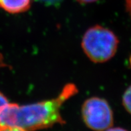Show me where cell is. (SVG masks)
<instances>
[{"label":"cell","mask_w":131,"mask_h":131,"mask_svg":"<svg viewBox=\"0 0 131 131\" xmlns=\"http://www.w3.org/2000/svg\"><path fill=\"white\" fill-rule=\"evenodd\" d=\"M78 92L77 86L70 83L64 86L57 96L49 100L25 105L7 103L0 110V129L19 127L34 131L64 124L61 108Z\"/></svg>","instance_id":"obj_1"},{"label":"cell","mask_w":131,"mask_h":131,"mask_svg":"<svg viewBox=\"0 0 131 131\" xmlns=\"http://www.w3.org/2000/svg\"><path fill=\"white\" fill-rule=\"evenodd\" d=\"M119 40L111 29L96 25L88 28L82 38V48L86 56L94 63H104L114 57Z\"/></svg>","instance_id":"obj_2"},{"label":"cell","mask_w":131,"mask_h":131,"mask_svg":"<svg viewBox=\"0 0 131 131\" xmlns=\"http://www.w3.org/2000/svg\"><path fill=\"white\" fill-rule=\"evenodd\" d=\"M81 113L86 126L94 131H105L114 123L111 106L105 99L100 97H91L85 100Z\"/></svg>","instance_id":"obj_3"},{"label":"cell","mask_w":131,"mask_h":131,"mask_svg":"<svg viewBox=\"0 0 131 131\" xmlns=\"http://www.w3.org/2000/svg\"><path fill=\"white\" fill-rule=\"evenodd\" d=\"M31 0H0V8L12 14L24 13L30 8Z\"/></svg>","instance_id":"obj_4"},{"label":"cell","mask_w":131,"mask_h":131,"mask_svg":"<svg viewBox=\"0 0 131 131\" xmlns=\"http://www.w3.org/2000/svg\"><path fill=\"white\" fill-rule=\"evenodd\" d=\"M123 104L126 111L131 114V85L123 94Z\"/></svg>","instance_id":"obj_5"},{"label":"cell","mask_w":131,"mask_h":131,"mask_svg":"<svg viewBox=\"0 0 131 131\" xmlns=\"http://www.w3.org/2000/svg\"><path fill=\"white\" fill-rule=\"evenodd\" d=\"M39 2H41L44 4L48 5H54L56 4H59L63 0H38Z\"/></svg>","instance_id":"obj_6"},{"label":"cell","mask_w":131,"mask_h":131,"mask_svg":"<svg viewBox=\"0 0 131 131\" xmlns=\"http://www.w3.org/2000/svg\"><path fill=\"white\" fill-rule=\"evenodd\" d=\"M7 103H9L7 98L2 92H0V110L2 109V107L4 106Z\"/></svg>","instance_id":"obj_7"},{"label":"cell","mask_w":131,"mask_h":131,"mask_svg":"<svg viewBox=\"0 0 131 131\" xmlns=\"http://www.w3.org/2000/svg\"><path fill=\"white\" fill-rule=\"evenodd\" d=\"M0 131H27L19 127H9L0 129Z\"/></svg>","instance_id":"obj_8"},{"label":"cell","mask_w":131,"mask_h":131,"mask_svg":"<svg viewBox=\"0 0 131 131\" xmlns=\"http://www.w3.org/2000/svg\"><path fill=\"white\" fill-rule=\"evenodd\" d=\"M8 66L5 63L4 60V58L2 53H0V68H7Z\"/></svg>","instance_id":"obj_9"},{"label":"cell","mask_w":131,"mask_h":131,"mask_svg":"<svg viewBox=\"0 0 131 131\" xmlns=\"http://www.w3.org/2000/svg\"><path fill=\"white\" fill-rule=\"evenodd\" d=\"M77 2L82 4H91V3H94L96 2L98 0H76Z\"/></svg>","instance_id":"obj_10"},{"label":"cell","mask_w":131,"mask_h":131,"mask_svg":"<svg viewBox=\"0 0 131 131\" xmlns=\"http://www.w3.org/2000/svg\"><path fill=\"white\" fill-rule=\"evenodd\" d=\"M125 3H126V9L131 16V0H125Z\"/></svg>","instance_id":"obj_11"},{"label":"cell","mask_w":131,"mask_h":131,"mask_svg":"<svg viewBox=\"0 0 131 131\" xmlns=\"http://www.w3.org/2000/svg\"><path fill=\"white\" fill-rule=\"evenodd\" d=\"M105 131H127L126 130L124 129L123 128L120 127H114V128H109Z\"/></svg>","instance_id":"obj_12"}]
</instances>
